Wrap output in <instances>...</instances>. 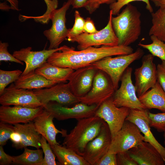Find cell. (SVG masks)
I'll return each mask as SVG.
<instances>
[{
    "instance_id": "6da1fadb",
    "label": "cell",
    "mask_w": 165,
    "mask_h": 165,
    "mask_svg": "<svg viewBox=\"0 0 165 165\" xmlns=\"http://www.w3.org/2000/svg\"><path fill=\"white\" fill-rule=\"evenodd\" d=\"M62 47L61 50L52 54L47 61L58 67L74 70L90 65L107 57L127 55L133 52V49L129 46H92L79 50L66 45Z\"/></svg>"
},
{
    "instance_id": "7a4b0ae2",
    "label": "cell",
    "mask_w": 165,
    "mask_h": 165,
    "mask_svg": "<svg viewBox=\"0 0 165 165\" xmlns=\"http://www.w3.org/2000/svg\"><path fill=\"white\" fill-rule=\"evenodd\" d=\"M77 120L70 133L63 137L62 145L82 156L86 145L97 135L105 121L95 115Z\"/></svg>"
},
{
    "instance_id": "3957f363",
    "label": "cell",
    "mask_w": 165,
    "mask_h": 165,
    "mask_svg": "<svg viewBox=\"0 0 165 165\" xmlns=\"http://www.w3.org/2000/svg\"><path fill=\"white\" fill-rule=\"evenodd\" d=\"M141 13L137 8L130 3L115 17L112 23L118 39V45L128 46L137 41L141 32Z\"/></svg>"
},
{
    "instance_id": "277c9868",
    "label": "cell",
    "mask_w": 165,
    "mask_h": 165,
    "mask_svg": "<svg viewBox=\"0 0 165 165\" xmlns=\"http://www.w3.org/2000/svg\"><path fill=\"white\" fill-rule=\"evenodd\" d=\"M144 54L143 50L138 48L135 52L130 54L115 57H107L91 64L97 69L104 72L108 75L116 90L118 88L119 82L125 71L133 62L141 57Z\"/></svg>"
},
{
    "instance_id": "5b68a950",
    "label": "cell",
    "mask_w": 165,
    "mask_h": 165,
    "mask_svg": "<svg viewBox=\"0 0 165 165\" xmlns=\"http://www.w3.org/2000/svg\"><path fill=\"white\" fill-rule=\"evenodd\" d=\"M72 2V0H68L64 2L61 7L54 10L51 13L50 19L52 22V26L43 32L50 42L48 50L59 48L61 43L67 38L69 29H67L66 25V15Z\"/></svg>"
},
{
    "instance_id": "8992f818",
    "label": "cell",
    "mask_w": 165,
    "mask_h": 165,
    "mask_svg": "<svg viewBox=\"0 0 165 165\" xmlns=\"http://www.w3.org/2000/svg\"><path fill=\"white\" fill-rule=\"evenodd\" d=\"M109 13L108 22L103 29L93 34L84 32L72 39L70 42L77 43L79 50L101 45L110 46L118 45V39L114 31L112 23L113 14L111 10Z\"/></svg>"
},
{
    "instance_id": "52a82bcc",
    "label": "cell",
    "mask_w": 165,
    "mask_h": 165,
    "mask_svg": "<svg viewBox=\"0 0 165 165\" xmlns=\"http://www.w3.org/2000/svg\"><path fill=\"white\" fill-rule=\"evenodd\" d=\"M145 141V138L138 127L126 120L121 129L112 139L108 152L116 154L128 151Z\"/></svg>"
},
{
    "instance_id": "ba28073f",
    "label": "cell",
    "mask_w": 165,
    "mask_h": 165,
    "mask_svg": "<svg viewBox=\"0 0 165 165\" xmlns=\"http://www.w3.org/2000/svg\"><path fill=\"white\" fill-rule=\"evenodd\" d=\"M115 91L113 84L108 75L104 72L98 70L90 90L85 96L77 98L79 102L88 105H101L112 97Z\"/></svg>"
},
{
    "instance_id": "9c48e42d",
    "label": "cell",
    "mask_w": 165,
    "mask_h": 165,
    "mask_svg": "<svg viewBox=\"0 0 165 165\" xmlns=\"http://www.w3.org/2000/svg\"><path fill=\"white\" fill-rule=\"evenodd\" d=\"M132 72V68L128 67L123 74L120 79V86L115 91L112 96L113 103L117 107L146 109L137 96L135 87L131 79Z\"/></svg>"
},
{
    "instance_id": "30bf717a",
    "label": "cell",
    "mask_w": 165,
    "mask_h": 165,
    "mask_svg": "<svg viewBox=\"0 0 165 165\" xmlns=\"http://www.w3.org/2000/svg\"><path fill=\"white\" fill-rule=\"evenodd\" d=\"M130 111L127 107H117L112 97L100 105L95 116L101 118L107 123L112 139L122 127Z\"/></svg>"
},
{
    "instance_id": "8fae6325",
    "label": "cell",
    "mask_w": 165,
    "mask_h": 165,
    "mask_svg": "<svg viewBox=\"0 0 165 165\" xmlns=\"http://www.w3.org/2000/svg\"><path fill=\"white\" fill-rule=\"evenodd\" d=\"M100 105H88L80 102L72 107H68L56 102H50L43 108L51 112L54 118L58 120H64L71 119L78 120L94 116Z\"/></svg>"
},
{
    "instance_id": "7c38bea8",
    "label": "cell",
    "mask_w": 165,
    "mask_h": 165,
    "mask_svg": "<svg viewBox=\"0 0 165 165\" xmlns=\"http://www.w3.org/2000/svg\"><path fill=\"white\" fill-rule=\"evenodd\" d=\"M60 82L45 89H35L33 91L43 107L48 103L55 101L64 106L79 103L72 93L68 83Z\"/></svg>"
},
{
    "instance_id": "4fadbf2b",
    "label": "cell",
    "mask_w": 165,
    "mask_h": 165,
    "mask_svg": "<svg viewBox=\"0 0 165 165\" xmlns=\"http://www.w3.org/2000/svg\"><path fill=\"white\" fill-rule=\"evenodd\" d=\"M153 59L151 54L143 56L141 65L135 70L134 86L138 97L153 87L157 82V67Z\"/></svg>"
},
{
    "instance_id": "5bb4252c",
    "label": "cell",
    "mask_w": 165,
    "mask_h": 165,
    "mask_svg": "<svg viewBox=\"0 0 165 165\" xmlns=\"http://www.w3.org/2000/svg\"><path fill=\"white\" fill-rule=\"evenodd\" d=\"M0 103L3 106L13 105L30 108L42 106L33 90L17 88L13 83L6 88L0 95Z\"/></svg>"
},
{
    "instance_id": "9a60e30c",
    "label": "cell",
    "mask_w": 165,
    "mask_h": 165,
    "mask_svg": "<svg viewBox=\"0 0 165 165\" xmlns=\"http://www.w3.org/2000/svg\"><path fill=\"white\" fill-rule=\"evenodd\" d=\"M112 139L108 126L105 122L97 135L86 145L82 156L90 165H95L108 152Z\"/></svg>"
},
{
    "instance_id": "2e32d148",
    "label": "cell",
    "mask_w": 165,
    "mask_h": 165,
    "mask_svg": "<svg viewBox=\"0 0 165 165\" xmlns=\"http://www.w3.org/2000/svg\"><path fill=\"white\" fill-rule=\"evenodd\" d=\"M44 109L42 106L30 108L19 106L2 105L0 107V120L13 125L28 123L33 121Z\"/></svg>"
},
{
    "instance_id": "e0dca14e",
    "label": "cell",
    "mask_w": 165,
    "mask_h": 165,
    "mask_svg": "<svg viewBox=\"0 0 165 165\" xmlns=\"http://www.w3.org/2000/svg\"><path fill=\"white\" fill-rule=\"evenodd\" d=\"M97 70L91 64L75 70L72 73L68 83L76 97H83L90 91Z\"/></svg>"
},
{
    "instance_id": "ac0fdd59",
    "label": "cell",
    "mask_w": 165,
    "mask_h": 165,
    "mask_svg": "<svg viewBox=\"0 0 165 165\" xmlns=\"http://www.w3.org/2000/svg\"><path fill=\"white\" fill-rule=\"evenodd\" d=\"M62 46L54 49L46 50L39 51H33L31 47L22 48L19 50L15 51L13 55L18 60L24 62L25 69L21 75H24L35 71L47 61L48 58L54 52L60 51Z\"/></svg>"
},
{
    "instance_id": "d6986e66",
    "label": "cell",
    "mask_w": 165,
    "mask_h": 165,
    "mask_svg": "<svg viewBox=\"0 0 165 165\" xmlns=\"http://www.w3.org/2000/svg\"><path fill=\"white\" fill-rule=\"evenodd\" d=\"M126 120L133 123L138 127L144 135L145 141L150 143L156 148L165 163V148L156 140L151 130L147 109H130L129 114Z\"/></svg>"
},
{
    "instance_id": "ffe728a7",
    "label": "cell",
    "mask_w": 165,
    "mask_h": 165,
    "mask_svg": "<svg viewBox=\"0 0 165 165\" xmlns=\"http://www.w3.org/2000/svg\"><path fill=\"white\" fill-rule=\"evenodd\" d=\"M53 114L45 109L37 116L33 121L37 132L45 138L50 146L59 144L56 140V135L61 134L64 136L67 133L64 129L59 130L55 127Z\"/></svg>"
},
{
    "instance_id": "44dd1931",
    "label": "cell",
    "mask_w": 165,
    "mask_h": 165,
    "mask_svg": "<svg viewBox=\"0 0 165 165\" xmlns=\"http://www.w3.org/2000/svg\"><path fill=\"white\" fill-rule=\"evenodd\" d=\"M128 152L138 165H164L161 155L152 144L143 141Z\"/></svg>"
},
{
    "instance_id": "7402d4cb",
    "label": "cell",
    "mask_w": 165,
    "mask_h": 165,
    "mask_svg": "<svg viewBox=\"0 0 165 165\" xmlns=\"http://www.w3.org/2000/svg\"><path fill=\"white\" fill-rule=\"evenodd\" d=\"M15 131L20 134L21 141L18 149L30 146L37 149L41 148L42 136L36 131L33 121L24 124H14Z\"/></svg>"
},
{
    "instance_id": "603a6c76",
    "label": "cell",
    "mask_w": 165,
    "mask_h": 165,
    "mask_svg": "<svg viewBox=\"0 0 165 165\" xmlns=\"http://www.w3.org/2000/svg\"><path fill=\"white\" fill-rule=\"evenodd\" d=\"M138 97L146 109L156 108L165 112V92L157 81L150 90Z\"/></svg>"
},
{
    "instance_id": "cb8c5ba5",
    "label": "cell",
    "mask_w": 165,
    "mask_h": 165,
    "mask_svg": "<svg viewBox=\"0 0 165 165\" xmlns=\"http://www.w3.org/2000/svg\"><path fill=\"white\" fill-rule=\"evenodd\" d=\"M57 82L50 81L35 71L21 75L14 83L16 87L19 88L32 90L50 87Z\"/></svg>"
},
{
    "instance_id": "d4e9b609",
    "label": "cell",
    "mask_w": 165,
    "mask_h": 165,
    "mask_svg": "<svg viewBox=\"0 0 165 165\" xmlns=\"http://www.w3.org/2000/svg\"><path fill=\"white\" fill-rule=\"evenodd\" d=\"M74 71L72 68H61L54 65L47 61L35 70L36 73L48 80L58 83L67 82Z\"/></svg>"
},
{
    "instance_id": "484cf974",
    "label": "cell",
    "mask_w": 165,
    "mask_h": 165,
    "mask_svg": "<svg viewBox=\"0 0 165 165\" xmlns=\"http://www.w3.org/2000/svg\"><path fill=\"white\" fill-rule=\"evenodd\" d=\"M50 146L60 165H90L82 156L71 149L59 144Z\"/></svg>"
},
{
    "instance_id": "4316f807",
    "label": "cell",
    "mask_w": 165,
    "mask_h": 165,
    "mask_svg": "<svg viewBox=\"0 0 165 165\" xmlns=\"http://www.w3.org/2000/svg\"><path fill=\"white\" fill-rule=\"evenodd\" d=\"M151 14L152 25L149 30V35L155 36L165 42V9L159 8Z\"/></svg>"
},
{
    "instance_id": "83f0119b",
    "label": "cell",
    "mask_w": 165,
    "mask_h": 165,
    "mask_svg": "<svg viewBox=\"0 0 165 165\" xmlns=\"http://www.w3.org/2000/svg\"><path fill=\"white\" fill-rule=\"evenodd\" d=\"M21 155L13 156V163L22 165H40L43 159L42 149L31 150L25 147Z\"/></svg>"
},
{
    "instance_id": "f1b7e54d",
    "label": "cell",
    "mask_w": 165,
    "mask_h": 165,
    "mask_svg": "<svg viewBox=\"0 0 165 165\" xmlns=\"http://www.w3.org/2000/svg\"><path fill=\"white\" fill-rule=\"evenodd\" d=\"M150 36L151 43L145 44L140 43L138 45L148 50L154 57H156L165 62V42L160 40L155 36Z\"/></svg>"
},
{
    "instance_id": "f546056e",
    "label": "cell",
    "mask_w": 165,
    "mask_h": 165,
    "mask_svg": "<svg viewBox=\"0 0 165 165\" xmlns=\"http://www.w3.org/2000/svg\"><path fill=\"white\" fill-rule=\"evenodd\" d=\"M22 72L18 69L13 71L0 70V95L2 94L6 86L10 83L15 82Z\"/></svg>"
},
{
    "instance_id": "4dcf8cb0",
    "label": "cell",
    "mask_w": 165,
    "mask_h": 165,
    "mask_svg": "<svg viewBox=\"0 0 165 165\" xmlns=\"http://www.w3.org/2000/svg\"><path fill=\"white\" fill-rule=\"evenodd\" d=\"M75 22L73 27L72 28L69 29V32L67 36V40L71 41L84 32V28L85 20L80 15L78 10H75Z\"/></svg>"
},
{
    "instance_id": "1f68e13d",
    "label": "cell",
    "mask_w": 165,
    "mask_h": 165,
    "mask_svg": "<svg viewBox=\"0 0 165 165\" xmlns=\"http://www.w3.org/2000/svg\"><path fill=\"white\" fill-rule=\"evenodd\" d=\"M41 148L44 154L43 159L40 165H56V156L53 152L50 144L42 136L41 140Z\"/></svg>"
},
{
    "instance_id": "d6a6232c",
    "label": "cell",
    "mask_w": 165,
    "mask_h": 165,
    "mask_svg": "<svg viewBox=\"0 0 165 165\" xmlns=\"http://www.w3.org/2000/svg\"><path fill=\"white\" fill-rule=\"evenodd\" d=\"M151 127H153L160 132L165 130V112L156 114L148 112Z\"/></svg>"
},
{
    "instance_id": "836d02e7",
    "label": "cell",
    "mask_w": 165,
    "mask_h": 165,
    "mask_svg": "<svg viewBox=\"0 0 165 165\" xmlns=\"http://www.w3.org/2000/svg\"><path fill=\"white\" fill-rule=\"evenodd\" d=\"M142 1L146 5V9L151 13L153 12V9L150 4L149 0H121L115 2L110 5V9L112 11L113 15L119 13L120 9L125 6L134 1Z\"/></svg>"
},
{
    "instance_id": "e575fe53",
    "label": "cell",
    "mask_w": 165,
    "mask_h": 165,
    "mask_svg": "<svg viewBox=\"0 0 165 165\" xmlns=\"http://www.w3.org/2000/svg\"><path fill=\"white\" fill-rule=\"evenodd\" d=\"M15 131L14 126L12 124L0 123V145H5L10 139L12 133Z\"/></svg>"
},
{
    "instance_id": "d590c367",
    "label": "cell",
    "mask_w": 165,
    "mask_h": 165,
    "mask_svg": "<svg viewBox=\"0 0 165 165\" xmlns=\"http://www.w3.org/2000/svg\"><path fill=\"white\" fill-rule=\"evenodd\" d=\"M9 46L8 43L0 41V61L14 62L23 65L24 63L22 61L18 60L9 53L8 50Z\"/></svg>"
},
{
    "instance_id": "8d00e7d4",
    "label": "cell",
    "mask_w": 165,
    "mask_h": 165,
    "mask_svg": "<svg viewBox=\"0 0 165 165\" xmlns=\"http://www.w3.org/2000/svg\"><path fill=\"white\" fill-rule=\"evenodd\" d=\"M116 158L117 165H138L131 156L128 151L117 153Z\"/></svg>"
},
{
    "instance_id": "74e56055",
    "label": "cell",
    "mask_w": 165,
    "mask_h": 165,
    "mask_svg": "<svg viewBox=\"0 0 165 165\" xmlns=\"http://www.w3.org/2000/svg\"><path fill=\"white\" fill-rule=\"evenodd\" d=\"M115 2V0H88L84 7L91 14L98 9L101 5L104 4H110Z\"/></svg>"
},
{
    "instance_id": "f35d334b",
    "label": "cell",
    "mask_w": 165,
    "mask_h": 165,
    "mask_svg": "<svg viewBox=\"0 0 165 165\" xmlns=\"http://www.w3.org/2000/svg\"><path fill=\"white\" fill-rule=\"evenodd\" d=\"M156 67L157 81L165 92V62L162 61Z\"/></svg>"
},
{
    "instance_id": "ab89813d",
    "label": "cell",
    "mask_w": 165,
    "mask_h": 165,
    "mask_svg": "<svg viewBox=\"0 0 165 165\" xmlns=\"http://www.w3.org/2000/svg\"><path fill=\"white\" fill-rule=\"evenodd\" d=\"M116 154L108 152L103 156L95 165H117Z\"/></svg>"
},
{
    "instance_id": "60d3db41",
    "label": "cell",
    "mask_w": 165,
    "mask_h": 165,
    "mask_svg": "<svg viewBox=\"0 0 165 165\" xmlns=\"http://www.w3.org/2000/svg\"><path fill=\"white\" fill-rule=\"evenodd\" d=\"M13 156H11L5 152L3 146H0V165H8L13 163Z\"/></svg>"
},
{
    "instance_id": "b9f144b4",
    "label": "cell",
    "mask_w": 165,
    "mask_h": 165,
    "mask_svg": "<svg viewBox=\"0 0 165 165\" xmlns=\"http://www.w3.org/2000/svg\"><path fill=\"white\" fill-rule=\"evenodd\" d=\"M84 32L88 34H93L97 32L94 22L90 17L85 20L84 28Z\"/></svg>"
},
{
    "instance_id": "7bdbcfd3",
    "label": "cell",
    "mask_w": 165,
    "mask_h": 165,
    "mask_svg": "<svg viewBox=\"0 0 165 165\" xmlns=\"http://www.w3.org/2000/svg\"><path fill=\"white\" fill-rule=\"evenodd\" d=\"M10 139L13 143V147L16 149H18L21 141V137L20 134L15 131L11 134Z\"/></svg>"
},
{
    "instance_id": "ee69618b",
    "label": "cell",
    "mask_w": 165,
    "mask_h": 165,
    "mask_svg": "<svg viewBox=\"0 0 165 165\" xmlns=\"http://www.w3.org/2000/svg\"><path fill=\"white\" fill-rule=\"evenodd\" d=\"M46 4L47 10H50L56 8L58 5L57 0H44Z\"/></svg>"
},
{
    "instance_id": "f6af8a7d",
    "label": "cell",
    "mask_w": 165,
    "mask_h": 165,
    "mask_svg": "<svg viewBox=\"0 0 165 165\" xmlns=\"http://www.w3.org/2000/svg\"><path fill=\"white\" fill-rule=\"evenodd\" d=\"M88 0H72V5L74 8L84 7Z\"/></svg>"
},
{
    "instance_id": "bcb514c9",
    "label": "cell",
    "mask_w": 165,
    "mask_h": 165,
    "mask_svg": "<svg viewBox=\"0 0 165 165\" xmlns=\"http://www.w3.org/2000/svg\"><path fill=\"white\" fill-rule=\"evenodd\" d=\"M10 4L11 9L19 11L20 9L19 8V2L18 0H6Z\"/></svg>"
},
{
    "instance_id": "7dc6e473",
    "label": "cell",
    "mask_w": 165,
    "mask_h": 165,
    "mask_svg": "<svg viewBox=\"0 0 165 165\" xmlns=\"http://www.w3.org/2000/svg\"><path fill=\"white\" fill-rule=\"evenodd\" d=\"M155 6L159 8L165 9V0H150Z\"/></svg>"
},
{
    "instance_id": "c3c4849f",
    "label": "cell",
    "mask_w": 165,
    "mask_h": 165,
    "mask_svg": "<svg viewBox=\"0 0 165 165\" xmlns=\"http://www.w3.org/2000/svg\"><path fill=\"white\" fill-rule=\"evenodd\" d=\"M0 8L2 10L6 11H8L11 9L10 6H8L5 2L0 3Z\"/></svg>"
},
{
    "instance_id": "681fc988",
    "label": "cell",
    "mask_w": 165,
    "mask_h": 165,
    "mask_svg": "<svg viewBox=\"0 0 165 165\" xmlns=\"http://www.w3.org/2000/svg\"><path fill=\"white\" fill-rule=\"evenodd\" d=\"M163 132H164L163 137H164V145H165V130Z\"/></svg>"
},
{
    "instance_id": "f907efd6",
    "label": "cell",
    "mask_w": 165,
    "mask_h": 165,
    "mask_svg": "<svg viewBox=\"0 0 165 165\" xmlns=\"http://www.w3.org/2000/svg\"><path fill=\"white\" fill-rule=\"evenodd\" d=\"M115 1H120V0H115Z\"/></svg>"
}]
</instances>
